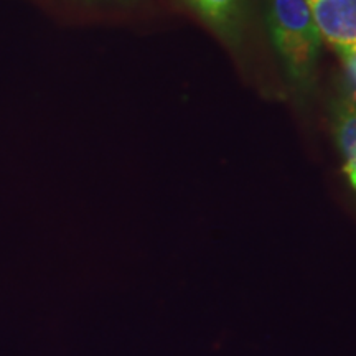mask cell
Returning a JSON list of instances; mask_svg holds the SVG:
<instances>
[{
	"label": "cell",
	"mask_w": 356,
	"mask_h": 356,
	"mask_svg": "<svg viewBox=\"0 0 356 356\" xmlns=\"http://www.w3.org/2000/svg\"><path fill=\"white\" fill-rule=\"evenodd\" d=\"M322 37L341 58L356 53V0H309Z\"/></svg>",
	"instance_id": "obj_2"
},
{
	"label": "cell",
	"mask_w": 356,
	"mask_h": 356,
	"mask_svg": "<svg viewBox=\"0 0 356 356\" xmlns=\"http://www.w3.org/2000/svg\"><path fill=\"white\" fill-rule=\"evenodd\" d=\"M200 15L221 37L233 40L239 33L246 0H190Z\"/></svg>",
	"instance_id": "obj_3"
},
{
	"label": "cell",
	"mask_w": 356,
	"mask_h": 356,
	"mask_svg": "<svg viewBox=\"0 0 356 356\" xmlns=\"http://www.w3.org/2000/svg\"><path fill=\"white\" fill-rule=\"evenodd\" d=\"M267 25L274 48L289 78L305 88L318 60L322 35L315 24L309 0H266Z\"/></svg>",
	"instance_id": "obj_1"
},
{
	"label": "cell",
	"mask_w": 356,
	"mask_h": 356,
	"mask_svg": "<svg viewBox=\"0 0 356 356\" xmlns=\"http://www.w3.org/2000/svg\"><path fill=\"white\" fill-rule=\"evenodd\" d=\"M343 61L346 63V66H348L351 76H353L356 79V53H353V55H348L343 58Z\"/></svg>",
	"instance_id": "obj_6"
},
{
	"label": "cell",
	"mask_w": 356,
	"mask_h": 356,
	"mask_svg": "<svg viewBox=\"0 0 356 356\" xmlns=\"http://www.w3.org/2000/svg\"><path fill=\"white\" fill-rule=\"evenodd\" d=\"M345 173L348 177L351 186L356 190V159L345 162Z\"/></svg>",
	"instance_id": "obj_5"
},
{
	"label": "cell",
	"mask_w": 356,
	"mask_h": 356,
	"mask_svg": "<svg viewBox=\"0 0 356 356\" xmlns=\"http://www.w3.org/2000/svg\"><path fill=\"white\" fill-rule=\"evenodd\" d=\"M333 134L345 162L356 159V95H346L337 102Z\"/></svg>",
	"instance_id": "obj_4"
}]
</instances>
